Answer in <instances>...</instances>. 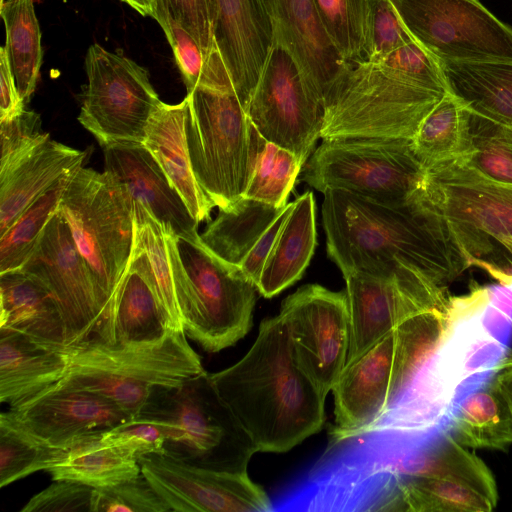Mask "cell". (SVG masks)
Segmentation results:
<instances>
[{
	"label": "cell",
	"mask_w": 512,
	"mask_h": 512,
	"mask_svg": "<svg viewBox=\"0 0 512 512\" xmlns=\"http://www.w3.org/2000/svg\"><path fill=\"white\" fill-rule=\"evenodd\" d=\"M293 207V202L288 203L281 214L263 233L249 254L246 256L240 268L245 276L257 287L264 264L273 248L278 233Z\"/></svg>",
	"instance_id": "cell-51"
},
{
	"label": "cell",
	"mask_w": 512,
	"mask_h": 512,
	"mask_svg": "<svg viewBox=\"0 0 512 512\" xmlns=\"http://www.w3.org/2000/svg\"><path fill=\"white\" fill-rule=\"evenodd\" d=\"M450 434L474 449L506 450L512 444V414L494 378L462 401Z\"/></svg>",
	"instance_id": "cell-33"
},
{
	"label": "cell",
	"mask_w": 512,
	"mask_h": 512,
	"mask_svg": "<svg viewBox=\"0 0 512 512\" xmlns=\"http://www.w3.org/2000/svg\"><path fill=\"white\" fill-rule=\"evenodd\" d=\"M136 417L170 426L164 455L213 470L247 472L257 450L203 371L177 387H159Z\"/></svg>",
	"instance_id": "cell-7"
},
{
	"label": "cell",
	"mask_w": 512,
	"mask_h": 512,
	"mask_svg": "<svg viewBox=\"0 0 512 512\" xmlns=\"http://www.w3.org/2000/svg\"><path fill=\"white\" fill-rule=\"evenodd\" d=\"M322 193L327 254L343 275L446 288L468 268L445 223L419 194L392 206L340 189Z\"/></svg>",
	"instance_id": "cell-2"
},
{
	"label": "cell",
	"mask_w": 512,
	"mask_h": 512,
	"mask_svg": "<svg viewBox=\"0 0 512 512\" xmlns=\"http://www.w3.org/2000/svg\"><path fill=\"white\" fill-rule=\"evenodd\" d=\"M448 91L469 111L512 127V61H441Z\"/></svg>",
	"instance_id": "cell-30"
},
{
	"label": "cell",
	"mask_w": 512,
	"mask_h": 512,
	"mask_svg": "<svg viewBox=\"0 0 512 512\" xmlns=\"http://www.w3.org/2000/svg\"><path fill=\"white\" fill-rule=\"evenodd\" d=\"M167 329L154 290L131 256L115 290L109 320L96 337L111 344L148 342Z\"/></svg>",
	"instance_id": "cell-29"
},
{
	"label": "cell",
	"mask_w": 512,
	"mask_h": 512,
	"mask_svg": "<svg viewBox=\"0 0 512 512\" xmlns=\"http://www.w3.org/2000/svg\"><path fill=\"white\" fill-rule=\"evenodd\" d=\"M102 432L86 435L61 449L46 469L52 480H72L101 488L139 475L138 460L122 449L102 443Z\"/></svg>",
	"instance_id": "cell-31"
},
{
	"label": "cell",
	"mask_w": 512,
	"mask_h": 512,
	"mask_svg": "<svg viewBox=\"0 0 512 512\" xmlns=\"http://www.w3.org/2000/svg\"><path fill=\"white\" fill-rule=\"evenodd\" d=\"M399 494L401 512H490L497 504L448 475L407 478L400 484Z\"/></svg>",
	"instance_id": "cell-38"
},
{
	"label": "cell",
	"mask_w": 512,
	"mask_h": 512,
	"mask_svg": "<svg viewBox=\"0 0 512 512\" xmlns=\"http://www.w3.org/2000/svg\"><path fill=\"white\" fill-rule=\"evenodd\" d=\"M176 301L187 337L205 351L219 352L252 326L257 287L200 240L166 233Z\"/></svg>",
	"instance_id": "cell-5"
},
{
	"label": "cell",
	"mask_w": 512,
	"mask_h": 512,
	"mask_svg": "<svg viewBox=\"0 0 512 512\" xmlns=\"http://www.w3.org/2000/svg\"><path fill=\"white\" fill-rule=\"evenodd\" d=\"M285 206L276 207L242 196L230 206L219 209L217 217L200 234L201 242L220 259L240 267Z\"/></svg>",
	"instance_id": "cell-32"
},
{
	"label": "cell",
	"mask_w": 512,
	"mask_h": 512,
	"mask_svg": "<svg viewBox=\"0 0 512 512\" xmlns=\"http://www.w3.org/2000/svg\"><path fill=\"white\" fill-rule=\"evenodd\" d=\"M209 375L257 452L289 451L325 423L326 398L297 363L279 314L261 322L238 362Z\"/></svg>",
	"instance_id": "cell-3"
},
{
	"label": "cell",
	"mask_w": 512,
	"mask_h": 512,
	"mask_svg": "<svg viewBox=\"0 0 512 512\" xmlns=\"http://www.w3.org/2000/svg\"><path fill=\"white\" fill-rule=\"evenodd\" d=\"M467 111L466 148L456 160L484 179L512 186V127Z\"/></svg>",
	"instance_id": "cell-39"
},
{
	"label": "cell",
	"mask_w": 512,
	"mask_h": 512,
	"mask_svg": "<svg viewBox=\"0 0 512 512\" xmlns=\"http://www.w3.org/2000/svg\"><path fill=\"white\" fill-rule=\"evenodd\" d=\"M171 16L198 42L206 55H220L214 42L215 0H162Z\"/></svg>",
	"instance_id": "cell-50"
},
{
	"label": "cell",
	"mask_w": 512,
	"mask_h": 512,
	"mask_svg": "<svg viewBox=\"0 0 512 512\" xmlns=\"http://www.w3.org/2000/svg\"><path fill=\"white\" fill-rule=\"evenodd\" d=\"M413 40L391 0H369L366 61L378 63Z\"/></svg>",
	"instance_id": "cell-47"
},
{
	"label": "cell",
	"mask_w": 512,
	"mask_h": 512,
	"mask_svg": "<svg viewBox=\"0 0 512 512\" xmlns=\"http://www.w3.org/2000/svg\"><path fill=\"white\" fill-rule=\"evenodd\" d=\"M468 111L447 93L422 120L414 138V150L428 170L460 158L467 143Z\"/></svg>",
	"instance_id": "cell-36"
},
{
	"label": "cell",
	"mask_w": 512,
	"mask_h": 512,
	"mask_svg": "<svg viewBox=\"0 0 512 512\" xmlns=\"http://www.w3.org/2000/svg\"><path fill=\"white\" fill-rule=\"evenodd\" d=\"M343 277L351 327L347 363L407 318L444 307L450 297L445 288L410 286L365 273L349 272Z\"/></svg>",
	"instance_id": "cell-19"
},
{
	"label": "cell",
	"mask_w": 512,
	"mask_h": 512,
	"mask_svg": "<svg viewBox=\"0 0 512 512\" xmlns=\"http://www.w3.org/2000/svg\"><path fill=\"white\" fill-rule=\"evenodd\" d=\"M247 114L266 141L291 151L303 165L325 122V110L308 92L293 58L275 42Z\"/></svg>",
	"instance_id": "cell-16"
},
{
	"label": "cell",
	"mask_w": 512,
	"mask_h": 512,
	"mask_svg": "<svg viewBox=\"0 0 512 512\" xmlns=\"http://www.w3.org/2000/svg\"><path fill=\"white\" fill-rule=\"evenodd\" d=\"M317 244L316 205L306 191L293 202L264 264L258 292L271 298L297 282L310 263Z\"/></svg>",
	"instance_id": "cell-28"
},
{
	"label": "cell",
	"mask_w": 512,
	"mask_h": 512,
	"mask_svg": "<svg viewBox=\"0 0 512 512\" xmlns=\"http://www.w3.org/2000/svg\"><path fill=\"white\" fill-rule=\"evenodd\" d=\"M0 12L10 68L19 97L27 105L36 88L42 63L41 32L33 0L4 1Z\"/></svg>",
	"instance_id": "cell-35"
},
{
	"label": "cell",
	"mask_w": 512,
	"mask_h": 512,
	"mask_svg": "<svg viewBox=\"0 0 512 512\" xmlns=\"http://www.w3.org/2000/svg\"><path fill=\"white\" fill-rule=\"evenodd\" d=\"M58 211L100 291L105 326L134 246V200L125 185L107 171L80 166L63 193Z\"/></svg>",
	"instance_id": "cell-9"
},
{
	"label": "cell",
	"mask_w": 512,
	"mask_h": 512,
	"mask_svg": "<svg viewBox=\"0 0 512 512\" xmlns=\"http://www.w3.org/2000/svg\"><path fill=\"white\" fill-rule=\"evenodd\" d=\"M322 25L346 62L366 61L369 0H313Z\"/></svg>",
	"instance_id": "cell-41"
},
{
	"label": "cell",
	"mask_w": 512,
	"mask_h": 512,
	"mask_svg": "<svg viewBox=\"0 0 512 512\" xmlns=\"http://www.w3.org/2000/svg\"><path fill=\"white\" fill-rule=\"evenodd\" d=\"M394 357L393 329L346 364L332 389L335 424L330 441L356 436L379 418L388 400Z\"/></svg>",
	"instance_id": "cell-22"
},
{
	"label": "cell",
	"mask_w": 512,
	"mask_h": 512,
	"mask_svg": "<svg viewBox=\"0 0 512 512\" xmlns=\"http://www.w3.org/2000/svg\"><path fill=\"white\" fill-rule=\"evenodd\" d=\"M512 414V367L502 369L494 377Z\"/></svg>",
	"instance_id": "cell-53"
},
{
	"label": "cell",
	"mask_w": 512,
	"mask_h": 512,
	"mask_svg": "<svg viewBox=\"0 0 512 512\" xmlns=\"http://www.w3.org/2000/svg\"><path fill=\"white\" fill-rule=\"evenodd\" d=\"M85 151L48 137L17 163L0 172V237L41 194L82 166Z\"/></svg>",
	"instance_id": "cell-24"
},
{
	"label": "cell",
	"mask_w": 512,
	"mask_h": 512,
	"mask_svg": "<svg viewBox=\"0 0 512 512\" xmlns=\"http://www.w3.org/2000/svg\"><path fill=\"white\" fill-rule=\"evenodd\" d=\"M442 97L378 63L348 62L326 100L320 138L413 139Z\"/></svg>",
	"instance_id": "cell-10"
},
{
	"label": "cell",
	"mask_w": 512,
	"mask_h": 512,
	"mask_svg": "<svg viewBox=\"0 0 512 512\" xmlns=\"http://www.w3.org/2000/svg\"><path fill=\"white\" fill-rule=\"evenodd\" d=\"M95 488L72 480H54L30 498L21 512H92Z\"/></svg>",
	"instance_id": "cell-49"
},
{
	"label": "cell",
	"mask_w": 512,
	"mask_h": 512,
	"mask_svg": "<svg viewBox=\"0 0 512 512\" xmlns=\"http://www.w3.org/2000/svg\"><path fill=\"white\" fill-rule=\"evenodd\" d=\"M0 330L14 331L58 350L66 348L65 324L49 289L21 269L0 273Z\"/></svg>",
	"instance_id": "cell-25"
},
{
	"label": "cell",
	"mask_w": 512,
	"mask_h": 512,
	"mask_svg": "<svg viewBox=\"0 0 512 512\" xmlns=\"http://www.w3.org/2000/svg\"><path fill=\"white\" fill-rule=\"evenodd\" d=\"M141 472L177 512H269L273 501L247 472L191 465L164 454L138 459Z\"/></svg>",
	"instance_id": "cell-17"
},
{
	"label": "cell",
	"mask_w": 512,
	"mask_h": 512,
	"mask_svg": "<svg viewBox=\"0 0 512 512\" xmlns=\"http://www.w3.org/2000/svg\"><path fill=\"white\" fill-rule=\"evenodd\" d=\"M61 449L49 447L0 415V487L46 469Z\"/></svg>",
	"instance_id": "cell-43"
},
{
	"label": "cell",
	"mask_w": 512,
	"mask_h": 512,
	"mask_svg": "<svg viewBox=\"0 0 512 512\" xmlns=\"http://www.w3.org/2000/svg\"><path fill=\"white\" fill-rule=\"evenodd\" d=\"M511 340L512 282L475 285L467 294L450 296L449 325L440 344L366 432L391 431L419 442L450 433L462 401L500 371Z\"/></svg>",
	"instance_id": "cell-1"
},
{
	"label": "cell",
	"mask_w": 512,
	"mask_h": 512,
	"mask_svg": "<svg viewBox=\"0 0 512 512\" xmlns=\"http://www.w3.org/2000/svg\"><path fill=\"white\" fill-rule=\"evenodd\" d=\"M151 17L166 35L187 92L204 87L235 94L221 56L206 55L196 39L171 16L162 0H155Z\"/></svg>",
	"instance_id": "cell-37"
},
{
	"label": "cell",
	"mask_w": 512,
	"mask_h": 512,
	"mask_svg": "<svg viewBox=\"0 0 512 512\" xmlns=\"http://www.w3.org/2000/svg\"><path fill=\"white\" fill-rule=\"evenodd\" d=\"M134 207L135 234L131 256L154 290L167 327L184 331L176 301L166 233L140 203L134 201Z\"/></svg>",
	"instance_id": "cell-34"
},
{
	"label": "cell",
	"mask_w": 512,
	"mask_h": 512,
	"mask_svg": "<svg viewBox=\"0 0 512 512\" xmlns=\"http://www.w3.org/2000/svg\"><path fill=\"white\" fill-rule=\"evenodd\" d=\"M279 315L297 363L326 398L346 366L350 347L345 290L304 285L283 300Z\"/></svg>",
	"instance_id": "cell-14"
},
{
	"label": "cell",
	"mask_w": 512,
	"mask_h": 512,
	"mask_svg": "<svg viewBox=\"0 0 512 512\" xmlns=\"http://www.w3.org/2000/svg\"><path fill=\"white\" fill-rule=\"evenodd\" d=\"M20 269L41 281L56 299L64 319L66 347L101 333L106 315L100 291L59 211Z\"/></svg>",
	"instance_id": "cell-15"
},
{
	"label": "cell",
	"mask_w": 512,
	"mask_h": 512,
	"mask_svg": "<svg viewBox=\"0 0 512 512\" xmlns=\"http://www.w3.org/2000/svg\"><path fill=\"white\" fill-rule=\"evenodd\" d=\"M103 150L105 171L125 185L134 201L161 224L165 233L200 240L199 222L143 144L119 143Z\"/></svg>",
	"instance_id": "cell-23"
},
{
	"label": "cell",
	"mask_w": 512,
	"mask_h": 512,
	"mask_svg": "<svg viewBox=\"0 0 512 512\" xmlns=\"http://www.w3.org/2000/svg\"><path fill=\"white\" fill-rule=\"evenodd\" d=\"M170 426L160 420L135 417L101 433L105 445L122 449L137 460L147 454L164 453Z\"/></svg>",
	"instance_id": "cell-46"
},
{
	"label": "cell",
	"mask_w": 512,
	"mask_h": 512,
	"mask_svg": "<svg viewBox=\"0 0 512 512\" xmlns=\"http://www.w3.org/2000/svg\"><path fill=\"white\" fill-rule=\"evenodd\" d=\"M378 64L421 88L449 93L440 60L416 40L387 54Z\"/></svg>",
	"instance_id": "cell-44"
},
{
	"label": "cell",
	"mask_w": 512,
	"mask_h": 512,
	"mask_svg": "<svg viewBox=\"0 0 512 512\" xmlns=\"http://www.w3.org/2000/svg\"><path fill=\"white\" fill-rule=\"evenodd\" d=\"M426 177L412 139L343 137L323 140L304 164L302 180L320 192L340 189L400 206L424 188Z\"/></svg>",
	"instance_id": "cell-11"
},
{
	"label": "cell",
	"mask_w": 512,
	"mask_h": 512,
	"mask_svg": "<svg viewBox=\"0 0 512 512\" xmlns=\"http://www.w3.org/2000/svg\"><path fill=\"white\" fill-rule=\"evenodd\" d=\"M414 40L441 61H512V28L478 0H391Z\"/></svg>",
	"instance_id": "cell-13"
},
{
	"label": "cell",
	"mask_w": 512,
	"mask_h": 512,
	"mask_svg": "<svg viewBox=\"0 0 512 512\" xmlns=\"http://www.w3.org/2000/svg\"><path fill=\"white\" fill-rule=\"evenodd\" d=\"M185 135L194 176L214 206L241 198L266 141L238 97L209 88L187 92Z\"/></svg>",
	"instance_id": "cell-8"
},
{
	"label": "cell",
	"mask_w": 512,
	"mask_h": 512,
	"mask_svg": "<svg viewBox=\"0 0 512 512\" xmlns=\"http://www.w3.org/2000/svg\"><path fill=\"white\" fill-rule=\"evenodd\" d=\"M188 99L161 105L152 114L145 131L144 147L163 169L198 221L210 220L214 204L198 184L191 166L185 135Z\"/></svg>",
	"instance_id": "cell-26"
},
{
	"label": "cell",
	"mask_w": 512,
	"mask_h": 512,
	"mask_svg": "<svg viewBox=\"0 0 512 512\" xmlns=\"http://www.w3.org/2000/svg\"><path fill=\"white\" fill-rule=\"evenodd\" d=\"M78 168L64 175L34 200L0 237V273L20 269L28 260L46 226L57 213L63 193Z\"/></svg>",
	"instance_id": "cell-40"
},
{
	"label": "cell",
	"mask_w": 512,
	"mask_h": 512,
	"mask_svg": "<svg viewBox=\"0 0 512 512\" xmlns=\"http://www.w3.org/2000/svg\"><path fill=\"white\" fill-rule=\"evenodd\" d=\"M49 136L43 133L41 117L25 108L0 119V172L17 163Z\"/></svg>",
	"instance_id": "cell-48"
},
{
	"label": "cell",
	"mask_w": 512,
	"mask_h": 512,
	"mask_svg": "<svg viewBox=\"0 0 512 512\" xmlns=\"http://www.w3.org/2000/svg\"><path fill=\"white\" fill-rule=\"evenodd\" d=\"M25 106L19 97L7 53L3 46L0 48V119L23 110Z\"/></svg>",
	"instance_id": "cell-52"
},
{
	"label": "cell",
	"mask_w": 512,
	"mask_h": 512,
	"mask_svg": "<svg viewBox=\"0 0 512 512\" xmlns=\"http://www.w3.org/2000/svg\"><path fill=\"white\" fill-rule=\"evenodd\" d=\"M214 42L234 91L248 109L273 46V30L261 0H215Z\"/></svg>",
	"instance_id": "cell-21"
},
{
	"label": "cell",
	"mask_w": 512,
	"mask_h": 512,
	"mask_svg": "<svg viewBox=\"0 0 512 512\" xmlns=\"http://www.w3.org/2000/svg\"><path fill=\"white\" fill-rule=\"evenodd\" d=\"M135 9L142 16H151L155 0H120Z\"/></svg>",
	"instance_id": "cell-54"
},
{
	"label": "cell",
	"mask_w": 512,
	"mask_h": 512,
	"mask_svg": "<svg viewBox=\"0 0 512 512\" xmlns=\"http://www.w3.org/2000/svg\"><path fill=\"white\" fill-rule=\"evenodd\" d=\"M167 512L170 507L141 472L115 485L95 488L92 512Z\"/></svg>",
	"instance_id": "cell-45"
},
{
	"label": "cell",
	"mask_w": 512,
	"mask_h": 512,
	"mask_svg": "<svg viewBox=\"0 0 512 512\" xmlns=\"http://www.w3.org/2000/svg\"><path fill=\"white\" fill-rule=\"evenodd\" d=\"M67 369L63 350L0 330V402L15 405L59 381Z\"/></svg>",
	"instance_id": "cell-27"
},
{
	"label": "cell",
	"mask_w": 512,
	"mask_h": 512,
	"mask_svg": "<svg viewBox=\"0 0 512 512\" xmlns=\"http://www.w3.org/2000/svg\"><path fill=\"white\" fill-rule=\"evenodd\" d=\"M302 167L291 151L265 141L243 196L284 207Z\"/></svg>",
	"instance_id": "cell-42"
},
{
	"label": "cell",
	"mask_w": 512,
	"mask_h": 512,
	"mask_svg": "<svg viewBox=\"0 0 512 512\" xmlns=\"http://www.w3.org/2000/svg\"><path fill=\"white\" fill-rule=\"evenodd\" d=\"M85 68L88 83L78 116L102 148L142 144L147 124L161 105L148 71L133 60L92 44Z\"/></svg>",
	"instance_id": "cell-12"
},
{
	"label": "cell",
	"mask_w": 512,
	"mask_h": 512,
	"mask_svg": "<svg viewBox=\"0 0 512 512\" xmlns=\"http://www.w3.org/2000/svg\"><path fill=\"white\" fill-rule=\"evenodd\" d=\"M273 42L296 63L310 95L323 107L346 62L329 39L313 0H261Z\"/></svg>",
	"instance_id": "cell-20"
},
{
	"label": "cell",
	"mask_w": 512,
	"mask_h": 512,
	"mask_svg": "<svg viewBox=\"0 0 512 512\" xmlns=\"http://www.w3.org/2000/svg\"><path fill=\"white\" fill-rule=\"evenodd\" d=\"M422 198L438 213L467 266L512 279V186L491 182L457 160L427 170Z\"/></svg>",
	"instance_id": "cell-6"
},
{
	"label": "cell",
	"mask_w": 512,
	"mask_h": 512,
	"mask_svg": "<svg viewBox=\"0 0 512 512\" xmlns=\"http://www.w3.org/2000/svg\"><path fill=\"white\" fill-rule=\"evenodd\" d=\"M2 414L39 442L57 449L132 419L109 399L58 382Z\"/></svg>",
	"instance_id": "cell-18"
},
{
	"label": "cell",
	"mask_w": 512,
	"mask_h": 512,
	"mask_svg": "<svg viewBox=\"0 0 512 512\" xmlns=\"http://www.w3.org/2000/svg\"><path fill=\"white\" fill-rule=\"evenodd\" d=\"M63 352L67 369L59 384L99 394L130 418L139 415L154 389L177 387L204 371L185 332L171 328L153 341L111 344L92 337Z\"/></svg>",
	"instance_id": "cell-4"
}]
</instances>
